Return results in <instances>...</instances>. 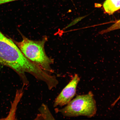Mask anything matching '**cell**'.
<instances>
[{"mask_svg": "<svg viewBox=\"0 0 120 120\" xmlns=\"http://www.w3.org/2000/svg\"><path fill=\"white\" fill-rule=\"evenodd\" d=\"M0 64L15 71L23 84L28 82L25 73L37 77L41 71L40 68L27 58L12 40L8 38L0 31Z\"/></svg>", "mask_w": 120, "mask_h": 120, "instance_id": "obj_1", "label": "cell"}, {"mask_svg": "<svg viewBox=\"0 0 120 120\" xmlns=\"http://www.w3.org/2000/svg\"><path fill=\"white\" fill-rule=\"evenodd\" d=\"M18 0H0V5L7 3Z\"/></svg>", "mask_w": 120, "mask_h": 120, "instance_id": "obj_8", "label": "cell"}, {"mask_svg": "<svg viewBox=\"0 0 120 120\" xmlns=\"http://www.w3.org/2000/svg\"><path fill=\"white\" fill-rule=\"evenodd\" d=\"M22 40L19 42L13 39L24 55L44 71L51 74L54 72L51 65L54 61L46 55L45 45L47 40L46 37L41 40L34 41L29 39L21 34Z\"/></svg>", "mask_w": 120, "mask_h": 120, "instance_id": "obj_2", "label": "cell"}, {"mask_svg": "<svg viewBox=\"0 0 120 120\" xmlns=\"http://www.w3.org/2000/svg\"><path fill=\"white\" fill-rule=\"evenodd\" d=\"M40 112L41 113L40 115H41L42 117L46 118V119H47V118H50L51 119H52V118L54 119L53 117L52 116L48 107L45 105H42L40 109Z\"/></svg>", "mask_w": 120, "mask_h": 120, "instance_id": "obj_6", "label": "cell"}, {"mask_svg": "<svg viewBox=\"0 0 120 120\" xmlns=\"http://www.w3.org/2000/svg\"><path fill=\"white\" fill-rule=\"evenodd\" d=\"M120 29V19L117 21L115 23L112 25L111 26L107 28V29L103 30V33L105 34L106 33L112 31L114 30Z\"/></svg>", "mask_w": 120, "mask_h": 120, "instance_id": "obj_7", "label": "cell"}, {"mask_svg": "<svg viewBox=\"0 0 120 120\" xmlns=\"http://www.w3.org/2000/svg\"><path fill=\"white\" fill-rule=\"evenodd\" d=\"M80 80L78 75L75 74L73 79L55 99L54 107L65 105L71 101L75 95L76 88Z\"/></svg>", "mask_w": 120, "mask_h": 120, "instance_id": "obj_4", "label": "cell"}, {"mask_svg": "<svg viewBox=\"0 0 120 120\" xmlns=\"http://www.w3.org/2000/svg\"><path fill=\"white\" fill-rule=\"evenodd\" d=\"M103 8L105 13L113 14L120 9V0H106L103 4Z\"/></svg>", "mask_w": 120, "mask_h": 120, "instance_id": "obj_5", "label": "cell"}, {"mask_svg": "<svg viewBox=\"0 0 120 120\" xmlns=\"http://www.w3.org/2000/svg\"><path fill=\"white\" fill-rule=\"evenodd\" d=\"M97 111L96 105L92 92L78 95L72 100L65 107L57 111L64 116H85L91 117Z\"/></svg>", "mask_w": 120, "mask_h": 120, "instance_id": "obj_3", "label": "cell"}]
</instances>
